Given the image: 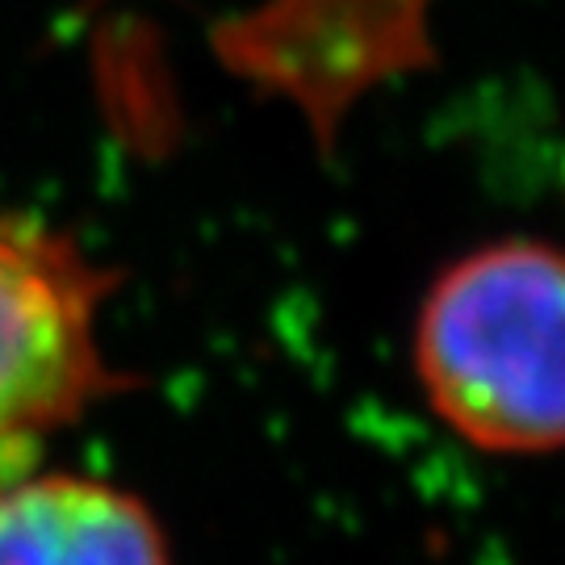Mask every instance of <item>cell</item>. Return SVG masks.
I'll use <instances>...</instances> for the list:
<instances>
[{
  "label": "cell",
  "mask_w": 565,
  "mask_h": 565,
  "mask_svg": "<svg viewBox=\"0 0 565 565\" xmlns=\"http://www.w3.org/2000/svg\"><path fill=\"white\" fill-rule=\"evenodd\" d=\"M109 285L72 239L0 218V486L25 478L55 427L126 382L97 340Z\"/></svg>",
  "instance_id": "obj_2"
},
{
  "label": "cell",
  "mask_w": 565,
  "mask_h": 565,
  "mask_svg": "<svg viewBox=\"0 0 565 565\" xmlns=\"http://www.w3.org/2000/svg\"><path fill=\"white\" fill-rule=\"evenodd\" d=\"M562 260L507 239L445 268L415 327L436 415L486 452H553L565 431Z\"/></svg>",
  "instance_id": "obj_1"
},
{
  "label": "cell",
  "mask_w": 565,
  "mask_h": 565,
  "mask_svg": "<svg viewBox=\"0 0 565 565\" xmlns=\"http://www.w3.org/2000/svg\"><path fill=\"white\" fill-rule=\"evenodd\" d=\"M0 565H172V557L135 494L76 473H25L0 486Z\"/></svg>",
  "instance_id": "obj_3"
}]
</instances>
